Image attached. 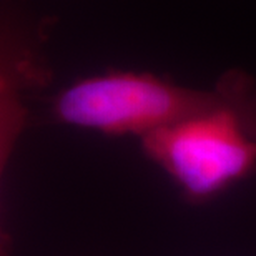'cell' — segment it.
I'll return each instance as SVG.
<instances>
[{
	"label": "cell",
	"mask_w": 256,
	"mask_h": 256,
	"mask_svg": "<svg viewBox=\"0 0 256 256\" xmlns=\"http://www.w3.org/2000/svg\"><path fill=\"white\" fill-rule=\"evenodd\" d=\"M216 98V86L200 90L150 72L112 70L75 80L52 104L58 124L105 136L143 138L166 128Z\"/></svg>",
	"instance_id": "2"
},
{
	"label": "cell",
	"mask_w": 256,
	"mask_h": 256,
	"mask_svg": "<svg viewBox=\"0 0 256 256\" xmlns=\"http://www.w3.org/2000/svg\"><path fill=\"white\" fill-rule=\"evenodd\" d=\"M45 80L47 70L32 45L12 28L0 25V182L27 125L28 95Z\"/></svg>",
	"instance_id": "3"
},
{
	"label": "cell",
	"mask_w": 256,
	"mask_h": 256,
	"mask_svg": "<svg viewBox=\"0 0 256 256\" xmlns=\"http://www.w3.org/2000/svg\"><path fill=\"white\" fill-rule=\"evenodd\" d=\"M206 108L140 138L142 152L188 203L222 196L256 172V82L232 70Z\"/></svg>",
	"instance_id": "1"
}]
</instances>
